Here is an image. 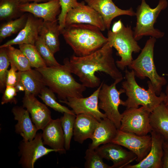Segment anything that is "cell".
<instances>
[{"instance_id": "cell-33", "label": "cell", "mask_w": 168, "mask_h": 168, "mask_svg": "<svg viewBox=\"0 0 168 168\" xmlns=\"http://www.w3.org/2000/svg\"><path fill=\"white\" fill-rule=\"evenodd\" d=\"M35 45L47 66L60 65L54 57V54L45 44L41 37L39 36Z\"/></svg>"}, {"instance_id": "cell-22", "label": "cell", "mask_w": 168, "mask_h": 168, "mask_svg": "<svg viewBox=\"0 0 168 168\" xmlns=\"http://www.w3.org/2000/svg\"><path fill=\"white\" fill-rule=\"evenodd\" d=\"M99 121L92 115L87 114L76 115L73 131L74 140L80 144L91 138Z\"/></svg>"}, {"instance_id": "cell-4", "label": "cell", "mask_w": 168, "mask_h": 168, "mask_svg": "<svg viewBox=\"0 0 168 168\" xmlns=\"http://www.w3.org/2000/svg\"><path fill=\"white\" fill-rule=\"evenodd\" d=\"M133 70L125 71V80L122 82V87L128 97L124 106L127 108L144 107L151 113L164 100L166 95L161 92L157 96L150 81L147 82V90L141 87L137 82Z\"/></svg>"}, {"instance_id": "cell-16", "label": "cell", "mask_w": 168, "mask_h": 168, "mask_svg": "<svg viewBox=\"0 0 168 168\" xmlns=\"http://www.w3.org/2000/svg\"><path fill=\"white\" fill-rule=\"evenodd\" d=\"M43 22L42 19L37 17L29 13L24 28L19 32L16 37L0 45V48L16 44L35 45L39 36L40 30Z\"/></svg>"}, {"instance_id": "cell-37", "label": "cell", "mask_w": 168, "mask_h": 168, "mask_svg": "<svg viewBox=\"0 0 168 168\" xmlns=\"http://www.w3.org/2000/svg\"><path fill=\"white\" fill-rule=\"evenodd\" d=\"M17 91L16 87L11 86H6L2 98L1 104L10 103L16 104L17 100L16 98Z\"/></svg>"}, {"instance_id": "cell-7", "label": "cell", "mask_w": 168, "mask_h": 168, "mask_svg": "<svg viewBox=\"0 0 168 168\" xmlns=\"http://www.w3.org/2000/svg\"><path fill=\"white\" fill-rule=\"evenodd\" d=\"M107 38L108 42L116 50L121 58L116 62L117 67L122 70L129 67L133 60V53H138L141 50L134 37L131 26L124 25L121 30L116 33L109 30Z\"/></svg>"}, {"instance_id": "cell-17", "label": "cell", "mask_w": 168, "mask_h": 168, "mask_svg": "<svg viewBox=\"0 0 168 168\" xmlns=\"http://www.w3.org/2000/svg\"><path fill=\"white\" fill-rule=\"evenodd\" d=\"M20 10L23 12H27L35 16L42 19L44 21H54L58 20L61 12L59 0H50L41 2H28L21 4Z\"/></svg>"}, {"instance_id": "cell-35", "label": "cell", "mask_w": 168, "mask_h": 168, "mask_svg": "<svg viewBox=\"0 0 168 168\" xmlns=\"http://www.w3.org/2000/svg\"><path fill=\"white\" fill-rule=\"evenodd\" d=\"M10 63L7 47L0 48V89L2 91L6 88V78Z\"/></svg>"}, {"instance_id": "cell-12", "label": "cell", "mask_w": 168, "mask_h": 168, "mask_svg": "<svg viewBox=\"0 0 168 168\" xmlns=\"http://www.w3.org/2000/svg\"><path fill=\"white\" fill-rule=\"evenodd\" d=\"M77 24L94 26L101 31L106 29L101 15L92 8L85 5L83 1L80 2L78 6L69 11L66 16L65 26Z\"/></svg>"}, {"instance_id": "cell-18", "label": "cell", "mask_w": 168, "mask_h": 168, "mask_svg": "<svg viewBox=\"0 0 168 168\" xmlns=\"http://www.w3.org/2000/svg\"><path fill=\"white\" fill-rule=\"evenodd\" d=\"M85 2L101 15L107 30L110 29L112 21L115 17L123 15H136L132 7L122 9L117 6L112 0H85Z\"/></svg>"}, {"instance_id": "cell-6", "label": "cell", "mask_w": 168, "mask_h": 168, "mask_svg": "<svg viewBox=\"0 0 168 168\" xmlns=\"http://www.w3.org/2000/svg\"><path fill=\"white\" fill-rule=\"evenodd\" d=\"M168 5L167 0H159L156 6L152 8L145 0H141L135 12L137 21L133 31L134 37L137 41L144 36H150L156 39L164 36V33L155 28L154 25L161 11L165 9Z\"/></svg>"}, {"instance_id": "cell-26", "label": "cell", "mask_w": 168, "mask_h": 168, "mask_svg": "<svg viewBox=\"0 0 168 168\" xmlns=\"http://www.w3.org/2000/svg\"><path fill=\"white\" fill-rule=\"evenodd\" d=\"M61 34L58 20L54 21H44L40 28L39 36L54 54L60 49L59 37Z\"/></svg>"}, {"instance_id": "cell-28", "label": "cell", "mask_w": 168, "mask_h": 168, "mask_svg": "<svg viewBox=\"0 0 168 168\" xmlns=\"http://www.w3.org/2000/svg\"><path fill=\"white\" fill-rule=\"evenodd\" d=\"M20 0H0V20L7 21L23 15L20 9Z\"/></svg>"}, {"instance_id": "cell-14", "label": "cell", "mask_w": 168, "mask_h": 168, "mask_svg": "<svg viewBox=\"0 0 168 168\" xmlns=\"http://www.w3.org/2000/svg\"><path fill=\"white\" fill-rule=\"evenodd\" d=\"M95 150L103 158L112 161L111 168H124L137 158L132 151H128L121 146L113 142L103 144Z\"/></svg>"}, {"instance_id": "cell-27", "label": "cell", "mask_w": 168, "mask_h": 168, "mask_svg": "<svg viewBox=\"0 0 168 168\" xmlns=\"http://www.w3.org/2000/svg\"><path fill=\"white\" fill-rule=\"evenodd\" d=\"M29 13H24L17 18L7 21L0 26V42L6 38L19 32L25 26Z\"/></svg>"}, {"instance_id": "cell-29", "label": "cell", "mask_w": 168, "mask_h": 168, "mask_svg": "<svg viewBox=\"0 0 168 168\" xmlns=\"http://www.w3.org/2000/svg\"><path fill=\"white\" fill-rule=\"evenodd\" d=\"M7 47L10 64L14 65L19 71H24L31 69L29 60L20 49L15 48L12 46Z\"/></svg>"}, {"instance_id": "cell-42", "label": "cell", "mask_w": 168, "mask_h": 168, "mask_svg": "<svg viewBox=\"0 0 168 168\" xmlns=\"http://www.w3.org/2000/svg\"><path fill=\"white\" fill-rule=\"evenodd\" d=\"M17 91H25V89L22 85L19 82L15 86Z\"/></svg>"}, {"instance_id": "cell-44", "label": "cell", "mask_w": 168, "mask_h": 168, "mask_svg": "<svg viewBox=\"0 0 168 168\" xmlns=\"http://www.w3.org/2000/svg\"><path fill=\"white\" fill-rule=\"evenodd\" d=\"M166 94H168V84L166 87Z\"/></svg>"}, {"instance_id": "cell-40", "label": "cell", "mask_w": 168, "mask_h": 168, "mask_svg": "<svg viewBox=\"0 0 168 168\" xmlns=\"http://www.w3.org/2000/svg\"><path fill=\"white\" fill-rule=\"evenodd\" d=\"M124 26L121 20H119L113 23L111 31L114 33L117 32L121 30Z\"/></svg>"}, {"instance_id": "cell-11", "label": "cell", "mask_w": 168, "mask_h": 168, "mask_svg": "<svg viewBox=\"0 0 168 168\" xmlns=\"http://www.w3.org/2000/svg\"><path fill=\"white\" fill-rule=\"evenodd\" d=\"M111 142L127 148L137 156L138 163L149 153L152 145L151 135L139 136L124 132L118 129L116 136Z\"/></svg>"}, {"instance_id": "cell-30", "label": "cell", "mask_w": 168, "mask_h": 168, "mask_svg": "<svg viewBox=\"0 0 168 168\" xmlns=\"http://www.w3.org/2000/svg\"><path fill=\"white\" fill-rule=\"evenodd\" d=\"M19 47L28 59L31 68L37 69L47 67L35 45L23 44L19 45Z\"/></svg>"}, {"instance_id": "cell-32", "label": "cell", "mask_w": 168, "mask_h": 168, "mask_svg": "<svg viewBox=\"0 0 168 168\" xmlns=\"http://www.w3.org/2000/svg\"><path fill=\"white\" fill-rule=\"evenodd\" d=\"M76 116V115L74 114L64 113L63 115L60 118L64 135L65 148L66 151L70 149L71 141L73 134Z\"/></svg>"}, {"instance_id": "cell-5", "label": "cell", "mask_w": 168, "mask_h": 168, "mask_svg": "<svg viewBox=\"0 0 168 168\" xmlns=\"http://www.w3.org/2000/svg\"><path fill=\"white\" fill-rule=\"evenodd\" d=\"M156 39L151 37L147 41L141 52L133 60L129 68L133 70L135 76L150 80L157 95L161 93L162 86L166 83L165 78L157 73L154 61V49Z\"/></svg>"}, {"instance_id": "cell-9", "label": "cell", "mask_w": 168, "mask_h": 168, "mask_svg": "<svg viewBox=\"0 0 168 168\" xmlns=\"http://www.w3.org/2000/svg\"><path fill=\"white\" fill-rule=\"evenodd\" d=\"M151 112L144 107L126 108L121 114L119 130L139 136H144L152 131Z\"/></svg>"}, {"instance_id": "cell-20", "label": "cell", "mask_w": 168, "mask_h": 168, "mask_svg": "<svg viewBox=\"0 0 168 168\" xmlns=\"http://www.w3.org/2000/svg\"><path fill=\"white\" fill-rule=\"evenodd\" d=\"M44 144L60 154L66 153L65 139L60 118L51 120L42 130Z\"/></svg>"}, {"instance_id": "cell-25", "label": "cell", "mask_w": 168, "mask_h": 168, "mask_svg": "<svg viewBox=\"0 0 168 168\" xmlns=\"http://www.w3.org/2000/svg\"><path fill=\"white\" fill-rule=\"evenodd\" d=\"M150 123L152 131L168 142V110L163 102L151 113Z\"/></svg>"}, {"instance_id": "cell-41", "label": "cell", "mask_w": 168, "mask_h": 168, "mask_svg": "<svg viewBox=\"0 0 168 168\" xmlns=\"http://www.w3.org/2000/svg\"><path fill=\"white\" fill-rule=\"evenodd\" d=\"M21 4L33 2H43L49 1L50 0H20Z\"/></svg>"}, {"instance_id": "cell-1", "label": "cell", "mask_w": 168, "mask_h": 168, "mask_svg": "<svg viewBox=\"0 0 168 168\" xmlns=\"http://www.w3.org/2000/svg\"><path fill=\"white\" fill-rule=\"evenodd\" d=\"M112 48L107 42L92 54L82 57L74 54L70 58H65L63 63L86 87L100 86L101 83L100 79L95 75L98 72H104L114 80L121 82L124 77L113 57Z\"/></svg>"}, {"instance_id": "cell-34", "label": "cell", "mask_w": 168, "mask_h": 168, "mask_svg": "<svg viewBox=\"0 0 168 168\" xmlns=\"http://www.w3.org/2000/svg\"><path fill=\"white\" fill-rule=\"evenodd\" d=\"M84 158L85 168H111V166L104 162L103 158L95 149L88 148Z\"/></svg>"}, {"instance_id": "cell-36", "label": "cell", "mask_w": 168, "mask_h": 168, "mask_svg": "<svg viewBox=\"0 0 168 168\" xmlns=\"http://www.w3.org/2000/svg\"><path fill=\"white\" fill-rule=\"evenodd\" d=\"M61 5V12L58 16V21L61 31L65 27V19L69 11L78 6L80 2L77 0H59Z\"/></svg>"}, {"instance_id": "cell-3", "label": "cell", "mask_w": 168, "mask_h": 168, "mask_svg": "<svg viewBox=\"0 0 168 168\" xmlns=\"http://www.w3.org/2000/svg\"><path fill=\"white\" fill-rule=\"evenodd\" d=\"M42 74L46 86L56 93L59 100L83 97L86 87L77 82L65 64L36 69Z\"/></svg>"}, {"instance_id": "cell-38", "label": "cell", "mask_w": 168, "mask_h": 168, "mask_svg": "<svg viewBox=\"0 0 168 168\" xmlns=\"http://www.w3.org/2000/svg\"><path fill=\"white\" fill-rule=\"evenodd\" d=\"M11 68L7 71L6 78V86H11L15 87L19 82V72L13 65L10 64Z\"/></svg>"}, {"instance_id": "cell-39", "label": "cell", "mask_w": 168, "mask_h": 168, "mask_svg": "<svg viewBox=\"0 0 168 168\" xmlns=\"http://www.w3.org/2000/svg\"><path fill=\"white\" fill-rule=\"evenodd\" d=\"M163 155L162 158V168H168V142L164 141L163 143Z\"/></svg>"}, {"instance_id": "cell-21", "label": "cell", "mask_w": 168, "mask_h": 168, "mask_svg": "<svg viewBox=\"0 0 168 168\" xmlns=\"http://www.w3.org/2000/svg\"><path fill=\"white\" fill-rule=\"evenodd\" d=\"M14 119L17 122L15 126L16 133L24 141H30L35 136L38 129L32 122L29 113L23 106L13 107L12 110Z\"/></svg>"}, {"instance_id": "cell-2", "label": "cell", "mask_w": 168, "mask_h": 168, "mask_svg": "<svg viewBox=\"0 0 168 168\" xmlns=\"http://www.w3.org/2000/svg\"><path fill=\"white\" fill-rule=\"evenodd\" d=\"M97 27L89 24H72L65 26L61 34L78 56L89 55L107 43L108 38Z\"/></svg>"}, {"instance_id": "cell-15", "label": "cell", "mask_w": 168, "mask_h": 168, "mask_svg": "<svg viewBox=\"0 0 168 168\" xmlns=\"http://www.w3.org/2000/svg\"><path fill=\"white\" fill-rule=\"evenodd\" d=\"M22 102V106L30 114L38 130H42L52 119L51 111L46 105L39 101L35 95L24 94Z\"/></svg>"}, {"instance_id": "cell-24", "label": "cell", "mask_w": 168, "mask_h": 168, "mask_svg": "<svg viewBox=\"0 0 168 168\" xmlns=\"http://www.w3.org/2000/svg\"><path fill=\"white\" fill-rule=\"evenodd\" d=\"M20 82L25 89V94L38 96L42 89L46 86L41 73L37 69L31 68L24 71H19Z\"/></svg>"}, {"instance_id": "cell-8", "label": "cell", "mask_w": 168, "mask_h": 168, "mask_svg": "<svg viewBox=\"0 0 168 168\" xmlns=\"http://www.w3.org/2000/svg\"><path fill=\"white\" fill-rule=\"evenodd\" d=\"M120 82L114 80V82L108 85L103 82L100 91L98 99L99 109L103 110L106 117L112 121L119 129L120 125L122 114L119 110L120 105L124 106V101L120 98V95L125 93L123 88L118 90L117 84Z\"/></svg>"}, {"instance_id": "cell-19", "label": "cell", "mask_w": 168, "mask_h": 168, "mask_svg": "<svg viewBox=\"0 0 168 168\" xmlns=\"http://www.w3.org/2000/svg\"><path fill=\"white\" fill-rule=\"evenodd\" d=\"M152 145L150 150L145 157L137 164L128 165L124 168H162L163 155V138L155 132H150Z\"/></svg>"}, {"instance_id": "cell-13", "label": "cell", "mask_w": 168, "mask_h": 168, "mask_svg": "<svg viewBox=\"0 0 168 168\" xmlns=\"http://www.w3.org/2000/svg\"><path fill=\"white\" fill-rule=\"evenodd\" d=\"M102 82L97 89L90 96L84 98L70 97L65 101L59 100L72 109L76 115L82 114H90L99 121L106 117L105 113L100 112L98 106V95L101 87Z\"/></svg>"}, {"instance_id": "cell-43", "label": "cell", "mask_w": 168, "mask_h": 168, "mask_svg": "<svg viewBox=\"0 0 168 168\" xmlns=\"http://www.w3.org/2000/svg\"><path fill=\"white\" fill-rule=\"evenodd\" d=\"M166 96L163 102L164 103H168V94H166Z\"/></svg>"}, {"instance_id": "cell-10", "label": "cell", "mask_w": 168, "mask_h": 168, "mask_svg": "<svg viewBox=\"0 0 168 168\" xmlns=\"http://www.w3.org/2000/svg\"><path fill=\"white\" fill-rule=\"evenodd\" d=\"M19 164L23 168H34L36 161L52 152L57 151L44 146L42 133H38L32 140L21 141L19 146Z\"/></svg>"}, {"instance_id": "cell-23", "label": "cell", "mask_w": 168, "mask_h": 168, "mask_svg": "<svg viewBox=\"0 0 168 168\" xmlns=\"http://www.w3.org/2000/svg\"><path fill=\"white\" fill-rule=\"evenodd\" d=\"M118 129L107 117L103 119L99 122L90 138L92 142L89 144L88 148L95 149L101 144L111 142L116 136Z\"/></svg>"}, {"instance_id": "cell-31", "label": "cell", "mask_w": 168, "mask_h": 168, "mask_svg": "<svg viewBox=\"0 0 168 168\" xmlns=\"http://www.w3.org/2000/svg\"><path fill=\"white\" fill-rule=\"evenodd\" d=\"M54 93L49 88L45 87L42 89L38 96L46 105L56 111L63 114L64 113L74 114L72 110H69L57 101Z\"/></svg>"}]
</instances>
